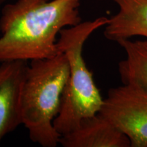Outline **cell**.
<instances>
[{
  "label": "cell",
  "instance_id": "obj_8",
  "mask_svg": "<svg viewBox=\"0 0 147 147\" xmlns=\"http://www.w3.org/2000/svg\"><path fill=\"white\" fill-rule=\"evenodd\" d=\"M117 43L126 53V58L119 63L123 84L136 86L147 93V39H127Z\"/></svg>",
  "mask_w": 147,
  "mask_h": 147
},
{
  "label": "cell",
  "instance_id": "obj_2",
  "mask_svg": "<svg viewBox=\"0 0 147 147\" xmlns=\"http://www.w3.org/2000/svg\"><path fill=\"white\" fill-rule=\"evenodd\" d=\"M69 62L63 53L31 61L21 94L23 125L31 140L43 147L59 144L53 122L59 113L68 81Z\"/></svg>",
  "mask_w": 147,
  "mask_h": 147
},
{
  "label": "cell",
  "instance_id": "obj_4",
  "mask_svg": "<svg viewBox=\"0 0 147 147\" xmlns=\"http://www.w3.org/2000/svg\"><path fill=\"white\" fill-rule=\"evenodd\" d=\"M100 115L125 134L131 147H147V93L123 84L110 89Z\"/></svg>",
  "mask_w": 147,
  "mask_h": 147
},
{
  "label": "cell",
  "instance_id": "obj_3",
  "mask_svg": "<svg viewBox=\"0 0 147 147\" xmlns=\"http://www.w3.org/2000/svg\"><path fill=\"white\" fill-rule=\"evenodd\" d=\"M108 21L109 18L101 16L66 27L60 32L59 50L66 55L69 66L61 107L53 122L61 136L74 129L82 119L97 115L102 108L104 99L84 61L82 49L91 35L105 27Z\"/></svg>",
  "mask_w": 147,
  "mask_h": 147
},
{
  "label": "cell",
  "instance_id": "obj_9",
  "mask_svg": "<svg viewBox=\"0 0 147 147\" xmlns=\"http://www.w3.org/2000/svg\"><path fill=\"white\" fill-rule=\"evenodd\" d=\"M5 1H6V0H0V5H1V4H3V3H4Z\"/></svg>",
  "mask_w": 147,
  "mask_h": 147
},
{
  "label": "cell",
  "instance_id": "obj_7",
  "mask_svg": "<svg viewBox=\"0 0 147 147\" xmlns=\"http://www.w3.org/2000/svg\"><path fill=\"white\" fill-rule=\"evenodd\" d=\"M118 5L117 13L109 18L104 34L118 42L142 36L147 39V0H110Z\"/></svg>",
  "mask_w": 147,
  "mask_h": 147
},
{
  "label": "cell",
  "instance_id": "obj_1",
  "mask_svg": "<svg viewBox=\"0 0 147 147\" xmlns=\"http://www.w3.org/2000/svg\"><path fill=\"white\" fill-rule=\"evenodd\" d=\"M80 0H17L0 16V63L53 57L60 32L82 22Z\"/></svg>",
  "mask_w": 147,
  "mask_h": 147
},
{
  "label": "cell",
  "instance_id": "obj_6",
  "mask_svg": "<svg viewBox=\"0 0 147 147\" xmlns=\"http://www.w3.org/2000/svg\"><path fill=\"white\" fill-rule=\"evenodd\" d=\"M63 147H131L125 134L100 113L80 121L76 127L61 136Z\"/></svg>",
  "mask_w": 147,
  "mask_h": 147
},
{
  "label": "cell",
  "instance_id": "obj_5",
  "mask_svg": "<svg viewBox=\"0 0 147 147\" xmlns=\"http://www.w3.org/2000/svg\"><path fill=\"white\" fill-rule=\"evenodd\" d=\"M28 67L25 61L0 63V142L23 124L21 94Z\"/></svg>",
  "mask_w": 147,
  "mask_h": 147
}]
</instances>
